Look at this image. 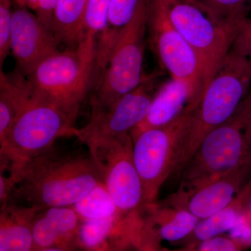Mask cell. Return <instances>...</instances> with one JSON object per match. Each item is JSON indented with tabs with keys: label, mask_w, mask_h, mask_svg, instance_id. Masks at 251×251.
<instances>
[{
	"label": "cell",
	"mask_w": 251,
	"mask_h": 251,
	"mask_svg": "<svg viewBox=\"0 0 251 251\" xmlns=\"http://www.w3.org/2000/svg\"><path fill=\"white\" fill-rule=\"evenodd\" d=\"M8 174L15 180L9 202L41 209L74 205L103 181L90 153H64L53 147Z\"/></svg>",
	"instance_id": "obj_1"
},
{
	"label": "cell",
	"mask_w": 251,
	"mask_h": 251,
	"mask_svg": "<svg viewBox=\"0 0 251 251\" xmlns=\"http://www.w3.org/2000/svg\"><path fill=\"white\" fill-rule=\"evenodd\" d=\"M98 38L85 34L75 48L50 54L26 76L36 94L73 122L97 81Z\"/></svg>",
	"instance_id": "obj_2"
},
{
	"label": "cell",
	"mask_w": 251,
	"mask_h": 251,
	"mask_svg": "<svg viewBox=\"0 0 251 251\" xmlns=\"http://www.w3.org/2000/svg\"><path fill=\"white\" fill-rule=\"evenodd\" d=\"M251 87L250 64L229 50L195 110L171 176H179L206 135L232 116Z\"/></svg>",
	"instance_id": "obj_3"
},
{
	"label": "cell",
	"mask_w": 251,
	"mask_h": 251,
	"mask_svg": "<svg viewBox=\"0 0 251 251\" xmlns=\"http://www.w3.org/2000/svg\"><path fill=\"white\" fill-rule=\"evenodd\" d=\"M248 165H251V87L232 116L202 140L180 174V181L196 186Z\"/></svg>",
	"instance_id": "obj_4"
},
{
	"label": "cell",
	"mask_w": 251,
	"mask_h": 251,
	"mask_svg": "<svg viewBox=\"0 0 251 251\" xmlns=\"http://www.w3.org/2000/svg\"><path fill=\"white\" fill-rule=\"evenodd\" d=\"M74 122L58 106L34 93L19 112L4 143L0 144L2 171L11 173L23 163L69 136Z\"/></svg>",
	"instance_id": "obj_5"
},
{
	"label": "cell",
	"mask_w": 251,
	"mask_h": 251,
	"mask_svg": "<svg viewBox=\"0 0 251 251\" xmlns=\"http://www.w3.org/2000/svg\"><path fill=\"white\" fill-rule=\"evenodd\" d=\"M151 4V0L145 1L120 31L91 97L92 114L106 108L148 77L143 74V59Z\"/></svg>",
	"instance_id": "obj_6"
},
{
	"label": "cell",
	"mask_w": 251,
	"mask_h": 251,
	"mask_svg": "<svg viewBox=\"0 0 251 251\" xmlns=\"http://www.w3.org/2000/svg\"><path fill=\"white\" fill-rule=\"evenodd\" d=\"M166 1L171 22L192 48L201 62L205 90L228 54L247 18L237 22H221L213 17L200 2L192 0Z\"/></svg>",
	"instance_id": "obj_7"
},
{
	"label": "cell",
	"mask_w": 251,
	"mask_h": 251,
	"mask_svg": "<svg viewBox=\"0 0 251 251\" xmlns=\"http://www.w3.org/2000/svg\"><path fill=\"white\" fill-rule=\"evenodd\" d=\"M80 141L88 148L119 210L125 215L141 211L146 206L145 193L135 165L133 140L130 133L91 135Z\"/></svg>",
	"instance_id": "obj_8"
},
{
	"label": "cell",
	"mask_w": 251,
	"mask_h": 251,
	"mask_svg": "<svg viewBox=\"0 0 251 251\" xmlns=\"http://www.w3.org/2000/svg\"><path fill=\"white\" fill-rule=\"evenodd\" d=\"M198 105L188 107L171 123L145 130L133 139L135 165L146 205L156 202L162 185L173 174L181 142Z\"/></svg>",
	"instance_id": "obj_9"
},
{
	"label": "cell",
	"mask_w": 251,
	"mask_h": 251,
	"mask_svg": "<svg viewBox=\"0 0 251 251\" xmlns=\"http://www.w3.org/2000/svg\"><path fill=\"white\" fill-rule=\"evenodd\" d=\"M151 44L171 77L189 85L202 98L204 85L201 62L168 16L166 0H151L148 21Z\"/></svg>",
	"instance_id": "obj_10"
},
{
	"label": "cell",
	"mask_w": 251,
	"mask_h": 251,
	"mask_svg": "<svg viewBox=\"0 0 251 251\" xmlns=\"http://www.w3.org/2000/svg\"><path fill=\"white\" fill-rule=\"evenodd\" d=\"M153 77H148L134 90L122 96L100 111L91 114L90 122L81 128L73 127L69 135L80 140L91 135L130 133L148 115L152 102Z\"/></svg>",
	"instance_id": "obj_11"
},
{
	"label": "cell",
	"mask_w": 251,
	"mask_h": 251,
	"mask_svg": "<svg viewBox=\"0 0 251 251\" xmlns=\"http://www.w3.org/2000/svg\"><path fill=\"white\" fill-rule=\"evenodd\" d=\"M251 175V165H248L198 186L181 185L162 203L186 209L200 220L206 219L228 205Z\"/></svg>",
	"instance_id": "obj_12"
},
{
	"label": "cell",
	"mask_w": 251,
	"mask_h": 251,
	"mask_svg": "<svg viewBox=\"0 0 251 251\" xmlns=\"http://www.w3.org/2000/svg\"><path fill=\"white\" fill-rule=\"evenodd\" d=\"M18 7L12 12L11 50L18 70L27 76L43 59L58 50L59 43L36 14Z\"/></svg>",
	"instance_id": "obj_13"
},
{
	"label": "cell",
	"mask_w": 251,
	"mask_h": 251,
	"mask_svg": "<svg viewBox=\"0 0 251 251\" xmlns=\"http://www.w3.org/2000/svg\"><path fill=\"white\" fill-rule=\"evenodd\" d=\"M199 221L186 209L156 202L148 204L141 211L139 249L158 250L162 241L185 239Z\"/></svg>",
	"instance_id": "obj_14"
},
{
	"label": "cell",
	"mask_w": 251,
	"mask_h": 251,
	"mask_svg": "<svg viewBox=\"0 0 251 251\" xmlns=\"http://www.w3.org/2000/svg\"><path fill=\"white\" fill-rule=\"evenodd\" d=\"M140 219L138 213H118L104 219L81 222L77 250L122 251L138 247Z\"/></svg>",
	"instance_id": "obj_15"
},
{
	"label": "cell",
	"mask_w": 251,
	"mask_h": 251,
	"mask_svg": "<svg viewBox=\"0 0 251 251\" xmlns=\"http://www.w3.org/2000/svg\"><path fill=\"white\" fill-rule=\"evenodd\" d=\"M81 222L72 206L41 209L34 224L33 251L77 250Z\"/></svg>",
	"instance_id": "obj_16"
},
{
	"label": "cell",
	"mask_w": 251,
	"mask_h": 251,
	"mask_svg": "<svg viewBox=\"0 0 251 251\" xmlns=\"http://www.w3.org/2000/svg\"><path fill=\"white\" fill-rule=\"evenodd\" d=\"M201 99L187 84L171 77L155 93L146 117L130 132L132 138L145 130L171 123Z\"/></svg>",
	"instance_id": "obj_17"
},
{
	"label": "cell",
	"mask_w": 251,
	"mask_h": 251,
	"mask_svg": "<svg viewBox=\"0 0 251 251\" xmlns=\"http://www.w3.org/2000/svg\"><path fill=\"white\" fill-rule=\"evenodd\" d=\"M41 208L8 202L0 209V251H30L34 224Z\"/></svg>",
	"instance_id": "obj_18"
},
{
	"label": "cell",
	"mask_w": 251,
	"mask_h": 251,
	"mask_svg": "<svg viewBox=\"0 0 251 251\" xmlns=\"http://www.w3.org/2000/svg\"><path fill=\"white\" fill-rule=\"evenodd\" d=\"M34 93L27 77L20 72H0V144L4 143L18 114Z\"/></svg>",
	"instance_id": "obj_19"
},
{
	"label": "cell",
	"mask_w": 251,
	"mask_h": 251,
	"mask_svg": "<svg viewBox=\"0 0 251 251\" xmlns=\"http://www.w3.org/2000/svg\"><path fill=\"white\" fill-rule=\"evenodd\" d=\"M251 205V179L244 184L228 205L206 219L198 221L187 239L190 246L216 237L234 227Z\"/></svg>",
	"instance_id": "obj_20"
},
{
	"label": "cell",
	"mask_w": 251,
	"mask_h": 251,
	"mask_svg": "<svg viewBox=\"0 0 251 251\" xmlns=\"http://www.w3.org/2000/svg\"><path fill=\"white\" fill-rule=\"evenodd\" d=\"M146 1L111 0L107 27L98 38L97 69L99 72H103L106 67L120 31L130 22L137 10Z\"/></svg>",
	"instance_id": "obj_21"
},
{
	"label": "cell",
	"mask_w": 251,
	"mask_h": 251,
	"mask_svg": "<svg viewBox=\"0 0 251 251\" xmlns=\"http://www.w3.org/2000/svg\"><path fill=\"white\" fill-rule=\"evenodd\" d=\"M87 0H57L52 31L59 44L75 48L85 35V13Z\"/></svg>",
	"instance_id": "obj_22"
},
{
	"label": "cell",
	"mask_w": 251,
	"mask_h": 251,
	"mask_svg": "<svg viewBox=\"0 0 251 251\" xmlns=\"http://www.w3.org/2000/svg\"><path fill=\"white\" fill-rule=\"evenodd\" d=\"M72 207L82 221L104 219L121 212L103 181L94 186Z\"/></svg>",
	"instance_id": "obj_23"
},
{
	"label": "cell",
	"mask_w": 251,
	"mask_h": 251,
	"mask_svg": "<svg viewBox=\"0 0 251 251\" xmlns=\"http://www.w3.org/2000/svg\"><path fill=\"white\" fill-rule=\"evenodd\" d=\"M200 3L221 22L243 21L251 10V0H201Z\"/></svg>",
	"instance_id": "obj_24"
},
{
	"label": "cell",
	"mask_w": 251,
	"mask_h": 251,
	"mask_svg": "<svg viewBox=\"0 0 251 251\" xmlns=\"http://www.w3.org/2000/svg\"><path fill=\"white\" fill-rule=\"evenodd\" d=\"M111 0H87L86 4L85 34L99 38L108 24L109 9Z\"/></svg>",
	"instance_id": "obj_25"
},
{
	"label": "cell",
	"mask_w": 251,
	"mask_h": 251,
	"mask_svg": "<svg viewBox=\"0 0 251 251\" xmlns=\"http://www.w3.org/2000/svg\"><path fill=\"white\" fill-rule=\"evenodd\" d=\"M12 12L10 0H0V68L11 52Z\"/></svg>",
	"instance_id": "obj_26"
},
{
	"label": "cell",
	"mask_w": 251,
	"mask_h": 251,
	"mask_svg": "<svg viewBox=\"0 0 251 251\" xmlns=\"http://www.w3.org/2000/svg\"><path fill=\"white\" fill-rule=\"evenodd\" d=\"M220 235L209 238L187 247V251H243L247 248L244 243L237 239L224 237Z\"/></svg>",
	"instance_id": "obj_27"
},
{
	"label": "cell",
	"mask_w": 251,
	"mask_h": 251,
	"mask_svg": "<svg viewBox=\"0 0 251 251\" xmlns=\"http://www.w3.org/2000/svg\"><path fill=\"white\" fill-rule=\"evenodd\" d=\"M230 50L246 59L251 66V18H247L243 23Z\"/></svg>",
	"instance_id": "obj_28"
},
{
	"label": "cell",
	"mask_w": 251,
	"mask_h": 251,
	"mask_svg": "<svg viewBox=\"0 0 251 251\" xmlns=\"http://www.w3.org/2000/svg\"><path fill=\"white\" fill-rule=\"evenodd\" d=\"M57 0H39L36 15L49 30L52 31L54 9Z\"/></svg>",
	"instance_id": "obj_29"
},
{
	"label": "cell",
	"mask_w": 251,
	"mask_h": 251,
	"mask_svg": "<svg viewBox=\"0 0 251 251\" xmlns=\"http://www.w3.org/2000/svg\"><path fill=\"white\" fill-rule=\"evenodd\" d=\"M18 6L27 8L35 11L37 9L39 0H15Z\"/></svg>",
	"instance_id": "obj_30"
}]
</instances>
